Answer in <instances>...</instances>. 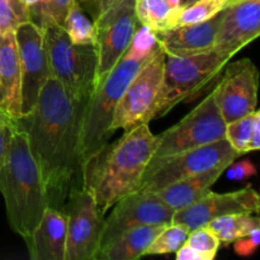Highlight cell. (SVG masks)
I'll list each match as a JSON object with an SVG mask.
<instances>
[{
	"mask_svg": "<svg viewBox=\"0 0 260 260\" xmlns=\"http://www.w3.org/2000/svg\"><path fill=\"white\" fill-rule=\"evenodd\" d=\"M89 99H76L55 78L28 113L14 119L25 132L40 169L48 207L65 210L74 189L84 187L81 128Z\"/></svg>",
	"mask_w": 260,
	"mask_h": 260,
	"instance_id": "cell-1",
	"label": "cell"
},
{
	"mask_svg": "<svg viewBox=\"0 0 260 260\" xmlns=\"http://www.w3.org/2000/svg\"><path fill=\"white\" fill-rule=\"evenodd\" d=\"M156 144L157 135L152 134L149 123H141L86 160L84 187L90 190L102 213L106 215L121 198L140 189Z\"/></svg>",
	"mask_w": 260,
	"mask_h": 260,
	"instance_id": "cell-2",
	"label": "cell"
},
{
	"mask_svg": "<svg viewBox=\"0 0 260 260\" xmlns=\"http://www.w3.org/2000/svg\"><path fill=\"white\" fill-rule=\"evenodd\" d=\"M0 193L4 198L10 229L24 240L33 233L48 205L27 135L14 121L0 170Z\"/></svg>",
	"mask_w": 260,
	"mask_h": 260,
	"instance_id": "cell-3",
	"label": "cell"
},
{
	"mask_svg": "<svg viewBox=\"0 0 260 260\" xmlns=\"http://www.w3.org/2000/svg\"><path fill=\"white\" fill-rule=\"evenodd\" d=\"M230 60V56L216 50L185 57L167 56L161 86L151 109V121L164 117L180 102L198 95L222 73Z\"/></svg>",
	"mask_w": 260,
	"mask_h": 260,
	"instance_id": "cell-4",
	"label": "cell"
},
{
	"mask_svg": "<svg viewBox=\"0 0 260 260\" xmlns=\"http://www.w3.org/2000/svg\"><path fill=\"white\" fill-rule=\"evenodd\" d=\"M147 60H132L122 56L99 85L86 104L81 128V156L86 160L108 144L114 112L122 94Z\"/></svg>",
	"mask_w": 260,
	"mask_h": 260,
	"instance_id": "cell-5",
	"label": "cell"
},
{
	"mask_svg": "<svg viewBox=\"0 0 260 260\" xmlns=\"http://www.w3.org/2000/svg\"><path fill=\"white\" fill-rule=\"evenodd\" d=\"M43 30L52 78L76 99L90 98L96 86V45L71 42L61 25H50Z\"/></svg>",
	"mask_w": 260,
	"mask_h": 260,
	"instance_id": "cell-6",
	"label": "cell"
},
{
	"mask_svg": "<svg viewBox=\"0 0 260 260\" xmlns=\"http://www.w3.org/2000/svg\"><path fill=\"white\" fill-rule=\"evenodd\" d=\"M240 155L226 139L196 149L185 150L170 156L150 160L139 190L161 189L172 183L218 167H229Z\"/></svg>",
	"mask_w": 260,
	"mask_h": 260,
	"instance_id": "cell-7",
	"label": "cell"
},
{
	"mask_svg": "<svg viewBox=\"0 0 260 260\" xmlns=\"http://www.w3.org/2000/svg\"><path fill=\"white\" fill-rule=\"evenodd\" d=\"M226 122L216 103L213 90L187 116L157 135L152 157L170 156L185 150L196 149L225 139Z\"/></svg>",
	"mask_w": 260,
	"mask_h": 260,
	"instance_id": "cell-8",
	"label": "cell"
},
{
	"mask_svg": "<svg viewBox=\"0 0 260 260\" xmlns=\"http://www.w3.org/2000/svg\"><path fill=\"white\" fill-rule=\"evenodd\" d=\"M165 57L164 51L157 46L135 75L117 104L112 132L118 128L127 131L137 124L150 123L152 106L162 83Z\"/></svg>",
	"mask_w": 260,
	"mask_h": 260,
	"instance_id": "cell-9",
	"label": "cell"
},
{
	"mask_svg": "<svg viewBox=\"0 0 260 260\" xmlns=\"http://www.w3.org/2000/svg\"><path fill=\"white\" fill-rule=\"evenodd\" d=\"M68 220L65 260H96L101 250L104 213L85 187L70 193L63 210Z\"/></svg>",
	"mask_w": 260,
	"mask_h": 260,
	"instance_id": "cell-10",
	"label": "cell"
},
{
	"mask_svg": "<svg viewBox=\"0 0 260 260\" xmlns=\"http://www.w3.org/2000/svg\"><path fill=\"white\" fill-rule=\"evenodd\" d=\"M94 24L98 48L96 85H99L124 55L139 27L135 0H113Z\"/></svg>",
	"mask_w": 260,
	"mask_h": 260,
	"instance_id": "cell-11",
	"label": "cell"
},
{
	"mask_svg": "<svg viewBox=\"0 0 260 260\" xmlns=\"http://www.w3.org/2000/svg\"><path fill=\"white\" fill-rule=\"evenodd\" d=\"M111 208L112 211L108 217H104L101 250L122 234L139 226L169 225L175 212L164 205L154 193L147 190L129 193L114 203Z\"/></svg>",
	"mask_w": 260,
	"mask_h": 260,
	"instance_id": "cell-12",
	"label": "cell"
},
{
	"mask_svg": "<svg viewBox=\"0 0 260 260\" xmlns=\"http://www.w3.org/2000/svg\"><path fill=\"white\" fill-rule=\"evenodd\" d=\"M14 33L22 76L20 111L23 116L32 111L41 90L48 79L52 78V74L45 43V30L29 20L20 24Z\"/></svg>",
	"mask_w": 260,
	"mask_h": 260,
	"instance_id": "cell-13",
	"label": "cell"
},
{
	"mask_svg": "<svg viewBox=\"0 0 260 260\" xmlns=\"http://www.w3.org/2000/svg\"><path fill=\"white\" fill-rule=\"evenodd\" d=\"M213 93L221 114L229 123L256 109L259 73L250 58L229 61Z\"/></svg>",
	"mask_w": 260,
	"mask_h": 260,
	"instance_id": "cell-14",
	"label": "cell"
},
{
	"mask_svg": "<svg viewBox=\"0 0 260 260\" xmlns=\"http://www.w3.org/2000/svg\"><path fill=\"white\" fill-rule=\"evenodd\" d=\"M260 211V197L251 184L228 193L212 190L189 207L175 211L172 223H179L189 230L206 226L215 218L231 213H253Z\"/></svg>",
	"mask_w": 260,
	"mask_h": 260,
	"instance_id": "cell-15",
	"label": "cell"
},
{
	"mask_svg": "<svg viewBox=\"0 0 260 260\" xmlns=\"http://www.w3.org/2000/svg\"><path fill=\"white\" fill-rule=\"evenodd\" d=\"M260 35V0H243L226 5L213 50L233 57Z\"/></svg>",
	"mask_w": 260,
	"mask_h": 260,
	"instance_id": "cell-16",
	"label": "cell"
},
{
	"mask_svg": "<svg viewBox=\"0 0 260 260\" xmlns=\"http://www.w3.org/2000/svg\"><path fill=\"white\" fill-rule=\"evenodd\" d=\"M221 13L211 19L193 24L177 25L156 33L157 45L167 56H194L213 50Z\"/></svg>",
	"mask_w": 260,
	"mask_h": 260,
	"instance_id": "cell-17",
	"label": "cell"
},
{
	"mask_svg": "<svg viewBox=\"0 0 260 260\" xmlns=\"http://www.w3.org/2000/svg\"><path fill=\"white\" fill-rule=\"evenodd\" d=\"M68 220L63 211L47 207L33 233L24 239L32 260H65Z\"/></svg>",
	"mask_w": 260,
	"mask_h": 260,
	"instance_id": "cell-18",
	"label": "cell"
},
{
	"mask_svg": "<svg viewBox=\"0 0 260 260\" xmlns=\"http://www.w3.org/2000/svg\"><path fill=\"white\" fill-rule=\"evenodd\" d=\"M22 76L14 32H7L0 41V112L9 118L22 116Z\"/></svg>",
	"mask_w": 260,
	"mask_h": 260,
	"instance_id": "cell-19",
	"label": "cell"
},
{
	"mask_svg": "<svg viewBox=\"0 0 260 260\" xmlns=\"http://www.w3.org/2000/svg\"><path fill=\"white\" fill-rule=\"evenodd\" d=\"M228 167H218L193 177L178 180L161 189L154 190V194L173 211L189 207L207 194L216 182L225 173Z\"/></svg>",
	"mask_w": 260,
	"mask_h": 260,
	"instance_id": "cell-20",
	"label": "cell"
},
{
	"mask_svg": "<svg viewBox=\"0 0 260 260\" xmlns=\"http://www.w3.org/2000/svg\"><path fill=\"white\" fill-rule=\"evenodd\" d=\"M167 225H145L126 231L102 249L96 260H135L145 256L147 248Z\"/></svg>",
	"mask_w": 260,
	"mask_h": 260,
	"instance_id": "cell-21",
	"label": "cell"
},
{
	"mask_svg": "<svg viewBox=\"0 0 260 260\" xmlns=\"http://www.w3.org/2000/svg\"><path fill=\"white\" fill-rule=\"evenodd\" d=\"M207 226L220 239L221 245L228 246L260 228V220L258 215L253 213H231L215 218Z\"/></svg>",
	"mask_w": 260,
	"mask_h": 260,
	"instance_id": "cell-22",
	"label": "cell"
},
{
	"mask_svg": "<svg viewBox=\"0 0 260 260\" xmlns=\"http://www.w3.org/2000/svg\"><path fill=\"white\" fill-rule=\"evenodd\" d=\"M137 20L155 33L177 25L178 9L170 7L167 0H135Z\"/></svg>",
	"mask_w": 260,
	"mask_h": 260,
	"instance_id": "cell-23",
	"label": "cell"
},
{
	"mask_svg": "<svg viewBox=\"0 0 260 260\" xmlns=\"http://www.w3.org/2000/svg\"><path fill=\"white\" fill-rule=\"evenodd\" d=\"M62 28L66 30L71 42L79 45H95V24L78 2L74 3L66 13Z\"/></svg>",
	"mask_w": 260,
	"mask_h": 260,
	"instance_id": "cell-24",
	"label": "cell"
},
{
	"mask_svg": "<svg viewBox=\"0 0 260 260\" xmlns=\"http://www.w3.org/2000/svg\"><path fill=\"white\" fill-rule=\"evenodd\" d=\"M226 5L228 0H190L178 8L177 25L206 22L222 12Z\"/></svg>",
	"mask_w": 260,
	"mask_h": 260,
	"instance_id": "cell-25",
	"label": "cell"
},
{
	"mask_svg": "<svg viewBox=\"0 0 260 260\" xmlns=\"http://www.w3.org/2000/svg\"><path fill=\"white\" fill-rule=\"evenodd\" d=\"M258 119H260V112L259 109H255L253 113L226 123L225 139L240 156L249 152V144Z\"/></svg>",
	"mask_w": 260,
	"mask_h": 260,
	"instance_id": "cell-26",
	"label": "cell"
},
{
	"mask_svg": "<svg viewBox=\"0 0 260 260\" xmlns=\"http://www.w3.org/2000/svg\"><path fill=\"white\" fill-rule=\"evenodd\" d=\"M189 231V229L179 223H169L154 239L145 255H162V254L175 253L183 244H185Z\"/></svg>",
	"mask_w": 260,
	"mask_h": 260,
	"instance_id": "cell-27",
	"label": "cell"
},
{
	"mask_svg": "<svg viewBox=\"0 0 260 260\" xmlns=\"http://www.w3.org/2000/svg\"><path fill=\"white\" fill-rule=\"evenodd\" d=\"M29 8L22 0H0V32H15L23 23L29 22Z\"/></svg>",
	"mask_w": 260,
	"mask_h": 260,
	"instance_id": "cell-28",
	"label": "cell"
},
{
	"mask_svg": "<svg viewBox=\"0 0 260 260\" xmlns=\"http://www.w3.org/2000/svg\"><path fill=\"white\" fill-rule=\"evenodd\" d=\"M185 244L194 249L202 256V260L215 259L221 246L220 239L207 225L190 230Z\"/></svg>",
	"mask_w": 260,
	"mask_h": 260,
	"instance_id": "cell-29",
	"label": "cell"
},
{
	"mask_svg": "<svg viewBox=\"0 0 260 260\" xmlns=\"http://www.w3.org/2000/svg\"><path fill=\"white\" fill-rule=\"evenodd\" d=\"M156 33L146 25L136 28L128 48L124 52V57L132 60H147L157 48Z\"/></svg>",
	"mask_w": 260,
	"mask_h": 260,
	"instance_id": "cell-30",
	"label": "cell"
},
{
	"mask_svg": "<svg viewBox=\"0 0 260 260\" xmlns=\"http://www.w3.org/2000/svg\"><path fill=\"white\" fill-rule=\"evenodd\" d=\"M260 243V228L254 229L249 235L234 241V250L240 256H250L255 253Z\"/></svg>",
	"mask_w": 260,
	"mask_h": 260,
	"instance_id": "cell-31",
	"label": "cell"
},
{
	"mask_svg": "<svg viewBox=\"0 0 260 260\" xmlns=\"http://www.w3.org/2000/svg\"><path fill=\"white\" fill-rule=\"evenodd\" d=\"M228 177L230 180L243 182L248 178L256 174V168L250 160H240V161H233L228 168Z\"/></svg>",
	"mask_w": 260,
	"mask_h": 260,
	"instance_id": "cell-32",
	"label": "cell"
},
{
	"mask_svg": "<svg viewBox=\"0 0 260 260\" xmlns=\"http://www.w3.org/2000/svg\"><path fill=\"white\" fill-rule=\"evenodd\" d=\"M13 121L14 119L9 118L7 114L0 112V170H2L3 164H4L5 154H7L10 134H12Z\"/></svg>",
	"mask_w": 260,
	"mask_h": 260,
	"instance_id": "cell-33",
	"label": "cell"
},
{
	"mask_svg": "<svg viewBox=\"0 0 260 260\" xmlns=\"http://www.w3.org/2000/svg\"><path fill=\"white\" fill-rule=\"evenodd\" d=\"M113 0H79V5L89 14V17L95 22L96 18L103 13Z\"/></svg>",
	"mask_w": 260,
	"mask_h": 260,
	"instance_id": "cell-34",
	"label": "cell"
},
{
	"mask_svg": "<svg viewBox=\"0 0 260 260\" xmlns=\"http://www.w3.org/2000/svg\"><path fill=\"white\" fill-rule=\"evenodd\" d=\"M174 254L178 260H202V256L188 244H183Z\"/></svg>",
	"mask_w": 260,
	"mask_h": 260,
	"instance_id": "cell-35",
	"label": "cell"
},
{
	"mask_svg": "<svg viewBox=\"0 0 260 260\" xmlns=\"http://www.w3.org/2000/svg\"><path fill=\"white\" fill-rule=\"evenodd\" d=\"M260 149V119H258L254 126L253 135H251L250 144H249V152L256 151Z\"/></svg>",
	"mask_w": 260,
	"mask_h": 260,
	"instance_id": "cell-36",
	"label": "cell"
},
{
	"mask_svg": "<svg viewBox=\"0 0 260 260\" xmlns=\"http://www.w3.org/2000/svg\"><path fill=\"white\" fill-rule=\"evenodd\" d=\"M167 2L168 4L172 8H174V9H178V8L183 4V0H167Z\"/></svg>",
	"mask_w": 260,
	"mask_h": 260,
	"instance_id": "cell-37",
	"label": "cell"
},
{
	"mask_svg": "<svg viewBox=\"0 0 260 260\" xmlns=\"http://www.w3.org/2000/svg\"><path fill=\"white\" fill-rule=\"evenodd\" d=\"M22 2L24 3V4L27 5L28 8H30V7H33V5L37 4V3L40 2V0H22Z\"/></svg>",
	"mask_w": 260,
	"mask_h": 260,
	"instance_id": "cell-38",
	"label": "cell"
},
{
	"mask_svg": "<svg viewBox=\"0 0 260 260\" xmlns=\"http://www.w3.org/2000/svg\"><path fill=\"white\" fill-rule=\"evenodd\" d=\"M238 2H243V0H228V5L233 4V3H238Z\"/></svg>",
	"mask_w": 260,
	"mask_h": 260,
	"instance_id": "cell-39",
	"label": "cell"
},
{
	"mask_svg": "<svg viewBox=\"0 0 260 260\" xmlns=\"http://www.w3.org/2000/svg\"><path fill=\"white\" fill-rule=\"evenodd\" d=\"M2 38H3V35H2V32H0V41H2Z\"/></svg>",
	"mask_w": 260,
	"mask_h": 260,
	"instance_id": "cell-40",
	"label": "cell"
}]
</instances>
